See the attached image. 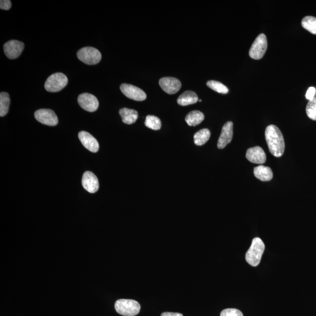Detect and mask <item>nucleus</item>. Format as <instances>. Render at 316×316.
I'll list each match as a JSON object with an SVG mask.
<instances>
[{
    "instance_id": "obj_29",
    "label": "nucleus",
    "mask_w": 316,
    "mask_h": 316,
    "mask_svg": "<svg viewBox=\"0 0 316 316\" xmlns=\"http://www.w3.org/2000/svg\"><path fill=\"white\" fill-rule=\"evenodd\" d=\"M161 316H183V315L179 313L164 312L162 314Z\"/></svg>"
},
{
    "instance_id": "obj_2",
    "label": "nucleus",
    "mask_w": 316,
    "mask_h": 316,
    "mask_svg": "<svg viewBox=\"0 0 316 316\" xmlns=\"http://www.w3.org/2000/svg\"><path fill=\"white\" fill-rule=\"evenodd\" d=\"M265 248V244L262 240L258 237L255 238L246 253V259L248 264L252 267H257L261 262Z\"/></svg>"
},
{
    "instance_id": "obj_14",
    "label": "nucleus",
    "mask_w": 316,
    "mask_h": 316,
    "mask_svg": "<svg viewBox=\"0 0 316 316\" xmlns=\"http://www.w3.org/2000/svg\"><path fill=\"white\" fill-rule=\"evenodd\" d=\"M246 158L253 164L262 165L267 161V156L260 146H255L247 150Z\"/></svg>"
},
{
    "instance_id": "obj_11",
    "label": "nucleus",
    "mask_w": 316,
    "mask_h": 316,
    "mask_svg": "<svg viewBox=\"0 0 316 316\" xmlns=\"http://www.w3.org/2000/svg\"><path fill=\"white\" fill-rule=\"evenodd\" d=\"M159 83L162 89L169 95H174L179 92L181 86L179 80L171 77L162 78L159 80Z\"/></svg>"
},
{
    "instance_id": "obj_7",
    "label": "nucleus",
    "mask_w": 316,
    "mask_h": 316,
    "mask_svg": "<svg viewBox=\"0 0 316 316\" xmlns=\"http://www.w3.org/2000/svg\"><path fill=\"white\" fill-rule=\"evenodd\" d=\"M37 121L46 126H55L58 123V118L55 112L49 109H40L35 112Z\"/></svg>"
},
{
    "instance_id": "obj_27",
    "label": "nucleus",
    "mask_w": 316,
    "mask_h": 316,
    "mask_svg": "<svg viewBox=\"0 0 316 316\" xmlns=\"http://www.w3.org/2000/svg\"><path fill=\"white\" fill-rule=\"evenodd\" d=\"M316 93V90L314 87H311L308 90L306 94V98L311 101V100L315 98Z\"/></svg>"
},
{
    "instance_id": "obj_15",
    "label": "nucleus",
    "mask_w": 316,
    "mask_h": 316,
    "mask_svg": "<svg viewBox=\"0 0 316 316\" xmlns=\"http://www.w3.org/2000/svg\"><path fill=\"white\" fill-rule=\"evenodd\" d=\"M79 139L83 145L90 152H98L99 144L95 137L86 131H81L79 133Z\"/></svg>"
},
{
    "instance_id": "obj_17",
    "label": "nucleus",
    "mask_w": 316,
    "mask_h": 316,
    "mask_svg": "<svg viewBox=\"0 0 316 316\" xmlns=\"http://www.w3.org/2000/svg\"><path fill=\"white\" fill-rule=\"evenodd\" d=\"M119 112L122 118V121L126 124L131 125L136 123L139 117V114L135 109L123 108L121 109Z\"/></svg>"
},
{
    "instance_id": "obj_4",
    "label": "nucleus",
    "mask_w": 316,
    "mask_h": 316,
    "mask_svg": "<svg viewBox=\"0 0 316 316\" xmlns=\"http://www.w3.org/2000/svg\"><path fill=\"white\" fill-rule=\"evenodd\" d=\"M77 56L80 61L89 65L98 64L102 59L101 53L93 47L81 48L78 51Z\"/></svg>"
},
{
    "instance_id": "obj_22",
    "label": "nucleus",
    "mask_w": 316,
    "mask_h": 316,
    "mask_svg": "<svg viewBox=\"0 0 316 316\" xmlns=\"http://www.w3.org/2000/svg\"><path fill=\"white\" fill-rule=\"evenodd\" d=\"M302 26L306 30L316 35V18L312 16H306L303 18Z\"/></svg>"
},
{
    "instance_id": "obj_9",
    "label": "nucleus",
    "mask_w": 316,
    "mask_h": 316,
    "mask_svg": "<svg viewBox=\"0 0 316 316\" xmlns=\"http://www.w3.org/2000/svg\"><path fill=\"white\" fill-rule=\"evenodd\" d=\"M78 103L81 108L89 112L96 111L99 105V103L96 97L86 93L81 94L79 96Z\"/></svg>"
},
{
    "instance_id": "obj_26",
    "label": "nucleus",
    "mask_w": 316,
    "mask_h": 316,
    "mask_svg": "<svg viewBox=\"0 0 316 316\" xmlns=\"http://www.w3.org/2000/svg\"><path fill=\"white\" fill-rule=\"evenodd\" d=\"M220 316H244L243 313L237 309H226L221 312Z\"/></svg>"
},
{
    "instance_id": "obj_8",
    "label": "nucleus",
    "mask_w": 316,
    "mask_h": 316,
    "mask_svg": "<svg viewBox=\"0 0 316 316\" xmlns=\"http://www.w3.org/2000/svg\"><path fill=\"white\" fill-rule=\"evenodd\" d=\"M120 89L127 98L136 101L141 102L146 99V93L142 89L131 84H122Z\"/></svg>"
},
{
    "instance_id": "obj_16",
    "label": "nucleus",
    "mask_w": 316,
    "mask_h": 316,
    "mask_svg": "<svg viewBox=\"0 0 316 316\" xmlns=\"http://www.w3.org/2000/svg\"><path fill=\"white\" fill-rule=\"evenodd\" d=\"M253 174L257 179L264 181H270L273 177V173L271 169L262 165L254 168Z\"/></svg>"
},
{
    "instance_id": "obj_6",
    "label": "nucleus",
    "mask_w": 316,
    "mask_h": 316,
    "mask_svg": "<svg viewBox=\"0 0 316 316\" xmlns=\"http://www.w3.org/2000/svg\"><path fill=\"white\" fill-rule=\"evenodd\" d=\"M268 48L267 36L264 34L258 35L252 43L249 49V55L255 60H259L264 57Z\"/></svg>"
},
{
    "instance_id": "obj_20",
    "label": "nucleus",
    "mask_w": 316,
    "mask_h": 316,
    "mask_svg": "<svg viewBox=\"0 0 316 316\" xmlns=\"http://www.w3.org/2000/svg\"><path fill=\"white\" fill-rule=\"evenodd\" d=\"M211 135V131L207 128L200 130L194 136V142L198 146L204 145L208 141Z\"/></svg>"
},
{
    "instance_id": "obj_18",
    "label": "nucleus",
    "mask_w": 316,
    "mask_h": 316,
    "mask_svg": "<svg viewBox=\"0 0 316 316\" xmlns=\"http://www.w3.org/2000/svg\"><path fill=\"white\" fill-rule=\"evenodd\" d=\"M198 96L192 91H186L179 97L177 102L181 106L189 105L195 104L198 101Z\"/></svg>"
},
{
    "instance_id": "obj_24",
    "label": "nucleus",
    "mask_w": 316,
    "mask_h": 316,
    "mask_svg": "<svg viewBox=\"0 0 316 316\" xmlns=\"http://www.w3.org/2000/svg\"><path fill=\"white\" fill-rule=\"evenodd\" d=\"M207 86L212 90L219 93L227 94L228 89L223 83L215 80H210L207 82Z\"/></svg>"
},
{
    "instance_id": "obj_21",
    "label": "nucleus",
    "mask_w": 316,
    "mask_h": 316,
    "mask_svg": "<svg viewBox=\"0 0 316 316\" xmlns=\"http://www.w3.org/2000/svg\"><path fill=\"white\" fill-rule=\"evenodd\" d=\"M10 98L8 93L1 92L0 94V116L4 117L8 113Z\"/></svg>"
},
{
    "instance_id": "obj_5",
    "label": "nucleus",
    "mask_w": 316,
    "mask_h": 316,
    "mask_svg": "<svg viewBox=\"0 0 316 316\" xmlns=\"http://www.w3.org/2000/svg\"><path fill=\"white\" fill-rule=\"evenodd\" d=\"M68 83V77L65 74L56 73L52 74L46 80L45 88L49 92H58L64 89Z\"/></svg>"
},
{
    "instance_id": "obj_23",
    "label": "nucleus",
    "mask_w": 316,
    "mask_h": 316,
    "mask_svg": "<svg viewBox=\"0 0 316 316\" xmlns=\"http://www.w3.org/2000/svg\"><path fill=\"white\" fill-rule=\"evenodd\" d=\"M145 126L153 130H159L161 128V121L158 117L154 115H148L146 117Z\"/></svg>"
},
{
    "instance_id": "obj_28",
    "label": "nucleus",
    "mask_w": 316,
    "mask_h": 316,
    "mask_svg": "<svg viewBox=\"0 0 316 316\" xmlns=\"http://www.w3.org/2000/svg\"><path fill=\"white\" fill-rule=\"evenodd\" d=\"M11 7V2L9 0H1L0 1V8L4 10H8Z\"/></svg>"
},
{
    "instance_id": "obj_3",
    "label": "nucleus",
    "mask_w": 316,
    "mask_h": 316,
    "mask_svg": "<svg viewBox=\"0 0 316 316\" xmlns=\"http://www.w3.org/2000/svg\"><path fill=\"white\" fill-rule=\"evenodd\" d=\"M115 311L124 316H135L139 314L140 303L131 299H119L115 303Z\"/></svg>"
},
{
    "instance_id": "obj_13",
    "label": "nucleus",
    "mask_w": 316,
    "mask_h": 316,
    "mask_svg": "<svg viewBox=\"0 0 316 316\" xmlns=\"http://www.w3.org/2000/svg\"><path fill=\"white\" fill-rule=\"evenodd\" d=\"M81 183L84 189L89 193H95L99 189L98 177L92 172L87 171L83 174Z\"/></svg>"
},
{
    "instance_id": "obj_12",
    "label": "nucleus",
    "mask_w": 316,
    "mask_h": 316,
    "mask_svg": "<svg viewBox=\"0 0 316 316\" xmlns=\"http://www.w3.org/2000/svg\"><path fill=\"white\" fill-rule=\"evenodd\" d=\"M233 137V123L228 121L224 125L222 128L221 135L219 138L217 147L219 149H223L232 140Z\"/></svg>"
},
{
    "instance_id": "obj_1",
    "label": "nucleus",
    "mask_w": 316,
    "mask_h": 316,
    "mask_svg": "<svg viewBox=\"0 0 316 316\" xmlns=\"http://www.w3.org/2000/svg\"><path fill=\"white\" fill-rule=\"evenodd\" d=\"M265 139L272 155L278 158L283 155L285 144L279 128L275 125L268 126L265 130Z\"/></svg>"
},
{
    "instance_id": "obj_25",
    "label": "nucleus",
    "mask_w": 316,
    "mask_h": 316,
    "mask_svg": "<svg viewBox=\"0 0 316 316\" xmlns=\"http://www.w3.org/2000/svg\"><path fill=\"white\" fill-rule=\"evenodd\" d=\"M306 114L313 120H316V98L309 101L306 108Z\"/></svg>"
},
{
    "instance_id": "obj_19",
    "label": "nucleus",
    "mask_w": 316,
    "mask_h": 316,
    "mask_svg": "<svg viewBox=\"0 0 316 316\" xmlns=\"http://www.w3.org/2000/svg\"><path fill=\"white\" fill-rule=\"evenodd\" d=\"M205 115L203 112L195 110L189 112L186 115L185 121L189 126H196L204 120Z\"/></svg>"
},
{
    "instance_id": "obj_10",
    "label": "nucleus",
    "mask_w": 316,
    "mask_h": 316,
    "mask_svg": "<svg viewBox=\"0 0 316 316\" xmlns=\"http://www.w3.org/2000/svg\"><path fill=\"white\" fill-rule=\"evenodd\" d=\"M24 48V43L17 40H11L5 43L4 51L6 56L10 59H17Z\"/></svg>"
}]
</instances>
